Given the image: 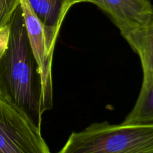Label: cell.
Returning a JSON list of instances; mask_svg holds the SVG:
<instances>
[{
	"label": "cell",
	"instance_id": "cell-1",
	"mask_svg": "<svg viewBox=\"0 0 153 153\" xmlns=\"http://www.w3.org/2000/svg\"><path fill=\"white\" fill-rule=\"evenodd\" d=\"M7 49L0 57V97L41 129L46 111L43 85L19 4L9 22Z\"/></svg>",
	"mask_w": 153,
	"mask_h": 153
},
{
	"label": "cell",
	"instance_id": "cell-2",
	"mask_svg": "<svg viewBox=\"0 0 153 153\" xmlns=\"http://www.w3.org/2000/svg\"><path fill=\"white\" fill-rule=\"evenodd\" d=\"M59 153H153V123H94L72 133Z\"/></svg>",
	"mask_w": 153,
	"mask_h": 153
},
{
	"label": "cell",
	"instance_id": "cell-3",
	"mask_svg": "<svg viewBox=\"0 0 153 153\" xmlns=\"http://www.w3.org/2000/svg\"><path fill=\"white\" fill-rule=\"evenodd\" d=\"M41 129L0 97V153H49Z\"/></svg>",
	"mask_w": 153,
	"mask_h": 153
},
{
	"label": "cell",
	"instance_id": "cell-4",
	"mask_svg": "<svg viewBox=\"0 0 153 153\" xmlns=\"http://www.w3.org/2000/svg\"><path fill=\"white\" fill-rule=\"evenodd\" d=\"M28 40L42 79L45 110L53 106L52 64L58 34L48 29L37 17L27 0H20Z\"/></svg>",
	"mask_w": 153,
	"mask_h": 153
},
{
	"label": "cell",
	"instance_id": "cell-5",
	"mask_svg": "<svg viewBox=\"0 0 153 153\" xmlns=\"http://www.w3.org/2000/svg\"><path fill=\"white\" fill-rule=\"evenodd\" d=\"M105 12L128 43L153 19L151 0H88Z\"/></svg>",
	"mask_w": 153,
	"mask_h": 153
},
{
	"label": "cell",
	"instance_id": "cell-6",
	"mask_svg": "<svg viewBox=\"0 0 153 153\" xmlns=\"http://www.w3.org/2000/svg\"><path fill=\"white\" fill-rule=\"evenodd\" d=\"M37 17L48 29L59 34L60 28L70 7L79 0H27Z\"/></svg>",
	"mask_w": 153,
	"mask_h": 153
},
{
	"label": "cell",
	"instance_id": "cell-7",
	"mask_svg": "<svg viewBox=\"0 0 153 153\" xmlns=\"http://www.w3.org/2000/svg\"><path fill=\"white\" fill-rule=\"evenodd\" d=\"M139 55L143 69V83L140 94L146 92L153 85V19L149 25L139 31L128 43Z\"/></svg>",
	"mask_w": 153,
	"mask_h": 153
},
{
	"label": "cell",
	"instance_id": "cell-8",
	"mask_svg": "<svg viewBox=\"0 0 153 153\" xmlns=\"http://www.w3.org/2000/svg\"><path fill=\"white\" fill-rule=\"evenodd\" d=\"M122 123H153V85L146 92L139 94L134 108Z\"/></svg>",
	"mask_w": 153,
	"mask_h": 153
},
{
	"label": "cell",
	"instance_id": "cell-9",
	"mask_svg": "<svg viewBox=\"0 0 153 153\" xmlns=\"http://www.w3.org/2000/svg\"><path fill=\"white\" fill-rule=\"evenodd\" d=\"M20 0H0V29L8 25Z\"/></svg>",
	"mask_w": 153,
	"mask_h": 153
},
{
	"label": "cell",
	"instance_id": "cell-10",
	"mask_svg": "<svg viewBox=\"0 0 153 153\" xmlns=\"http://www.w3.org/2000/svg\"><path fill=\"white\" fill-rule=\"evenodd\" d=\"M79 3L80 2H88V0H79Z\"/></svg>",
	"mask_w": 153,
	"mask_h": 153
}]
</instances>
